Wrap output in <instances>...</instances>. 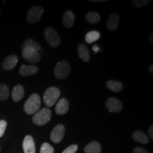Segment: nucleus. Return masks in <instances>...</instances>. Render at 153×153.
<instances>
[{
  "mask_svg": "<svg viewBox=\"0 0 153 153\" xmlns=\"http://www.w3.org/2000/svg\"><path fill=\"white\" fill-rule=\"evenodd\" d=\"M52 116L51 110L47 108H43L36 112L33 117V123L37 126H43L48 123Z\"/></svg>",
  "mask_w": 153,
  "mask_h": 153,
  "instance_id": "7ed1b4c3",
  "label": "nucleus"
},
{
  "mask_svg": "<svg viewBox=\"0 0 153 153\" xmlns=\"http://www.w3.org/2000/svg\"><path fill=\"white\" fill-rule=\"evenodd\" d=\"M120 22V16L118 13H113L108 16L106 22V26L110 31L114 32L118 28Z\"/></svg>",
  "mask_w": 153,
  "mask_h": 153,
  "instance_id": "9d476101",
  "label": "nucleus"
},
{
  "mask_svg": "<svg viewBox=\"0 0 153 153\" xmlns=\"http://www.w3.org/2000/svg\"><path fill=\"white\" fill-rule=\"evenodd\" d=\"M19 58L16 55H11L7 57L4 60L1 65V68L4 70L9 71V70H13L16 67L17 62H18Z\"/></svg>",
  "mask_w": 153,
  "mask_h": 153,
  "instance_id": "9b49d317",
  "label": "nucleus"
},
{
  "mask_svg": "<svg viewBox=\"0 0 153 153\" xmlns=\"http://www.w3.org/2000/svg\"><path fill=\"white\" fill-rule=\"evenodd\" d=\"M41 98L38 94H33L29 97L26 102H25L24 108V111L28 115L36 114L39 111L41 107Z\"/></svg>",
  "mask_w": 153,
  "mask_h": 153,
  "instance_id": "f257e3e1",
  "label": "nucleus"
},
{
  "mask_svg": "<svg viewBox=\"0 0 153 153\" xmlns=\"http://www.w3.org/2000/svg\"><path fill=\"white\" fill-rule=\"evenodd\" d=\"M38 71V68L34 65H23L19 68V74L22 76H30L36 74Z\"/></svg>",
  "mask_w": 153,
  "mask_h": 153,
  "instance_id": "4468645a",
  "label": "nucleus"
},
{
  "mask_svg": "<svg viewBox=\"0 0 153 153\" xmlns=\"http://www.w3.org/2000/svg\"><path fill=\"white\" fill-rule=\"evenodd\" d=\"M9 89L6 85H0V101H4L8 99Z\"/></svg>",
  "mask_w": 153,
  "mask_h": 153,
  "instance_id": "b1692460",
  "label": "nucleus"
},
{
  "mask_svg": "<svg viewBox=\"0 0 153 153\" xmlns=\"http://www.w3.org/2000/svg\"><path fill=\"white\" fill-rule=\"evenodd\" d=\"M77 54L80 59L84 62H87L90 60V54L88 48L86 46L85 44L81 43L77 47Z\"/></svg>",
  "mask_w": 153,
  "mask_h": 153,
  "instance_id": "dca6fc26",
  "label": "nucleus"
},
{
  "mask_svg": "<svg viewBox=\"0 0 153 153\" xmlns=\"http://www.w3.org/2000/svg\"><path fill=\"white\" fill-rule=\"evenodd\" d=\"M90 2H105L106 1V0H90Z\"/></svg>",
  "mask_w": 153,
  "mask_h": 153,
  "instance_id": "7c9ffc66",
  "label": "nucleus"
},
{
  "mask_svg": "<svg viewBox=\"0 0 153 153\" xmlns=\"http://www.w3.org/2000/svg\"><path fill=\"white\" fill-rule=\"evenodd\" d=\"M148 133L149 135H150L151 139H153V126H151L148 129Z\"/></svg>",
  "mask_w": 153,
  "mask_h": 153,
  "instance_id": "c756f323",
  "label": "nucleus"
},
{
  "mask_svg": "<svg viewBox=\"0 0 153 153\" xmlns=\"http://www.w3.org/2000/svg\"><path fill=\"white\" fill-rule=\"evenodd\" d=\"M60 96V91L58 88L51 87L45 90L43 95V101L48 107H51L55 104Z\"/></svg>",
  "mask_w": 153,
  "mask_h": 153,
  "instance_id": "f03ea898",
  "label": "nucleus"
},
{
  "mask_svg": "<svg viewBox=\"0 0 153 153\" xmlns=\"http://www.w3.org/2000/svg\"><path fill=\"white\" fill-rule=\"evenodd\" d=\"M65 129L64 126L62 124H58L53 129L51 134V139L53 143H59L62 141V140L65 135Z\"/></svg>",
  "mask_w": 153,
  "mask_h": 153,
  "instance_id": "6e6552de",
  "label": "nucleus"
},
{
  "mask_svg": "<svg viewBox=\"0 0 153 153\" xmlns=\"http://www.w3.org/2000/svg\"><path fill=\"white\" fill-rule=\"evenodd\" d=\"M70 108L69 101L66 99H61L57 103L55 106V112L58 115H64L68 113Z\"/></svg>",
  "mask_w": 153,
  "mask_h": 153,
  "instance_id": "ddd939ff",
  "label": "nucleus"
},
{
  "mask_svg": "<svg viewBox=\"0 0 153 153\" xmlns=\"http://www.w3.org/2000/svg\"><path fill=\"white\" fill-rule=\"evenodd\" d=\"M24 97V88L23 86L18 85L13 89L11 92V98L15 102L20 101Z\"/></svg>",
  "mask_w": 153,
  "mask_h": 153,
  "instance_id": "f3484780",
  "label": "nucleus"
},
{
  "mask_svg": "<svg viewBox=\"0 0 153 153\" xmlns=\"http://www.w3.org/2000/svg\"><path fill=\"white\" fill-rule=\"evenodd\" d=\"M101 34L99 32L97 31V30H91L89 31V33H87L85 36V41L87 43H92L94 42L98 41L100 38Z\"/></svg>",
  "mask_w": 153,
  "mask_h": 153,
  "instance_id": "5701e85b",
  "label": "nucleus"
},
{
  "mask_svg": "<svg viewBox=\"0 0 153 153\" xmlns=\"http://www.w3.org/2000/svg\"><path fill=\"white\" fill-rule=\"evenodd\" d=\"M0 151H1V148H0Z\"/></svg>",
  "mask_w": 153,
  "mask_h": 153,
  "instance_id": "72a5a7b5",
  "label": "nucleus"
},
{
  "mask_svg": "<svg viewBox=\"0 0 153 153\" xmlns=\"http://www.w3.org/2000/svg\"><path fill=\"white\" fill-rule=\"evenodd\" d=\"M44 13V9L41 6L30 7L27 13V21L30 24H35L41 20Z\"/></svg>",
  "mask_w": 153,
  "mask_h": 153,
  "instance_id": "423d86ee",
  "label": "nucleus"
},
{
  "mask_svg": "<svg viewBox=\"0 0 153 153\" xmlns=\"http://www.w3.org/2000/svg\"><path fill=\"white\" fill-rule=\"evenodd\" d=\"M133 139L135 142L142 143V144H147L149 142V140L146 134L142 131H135L133 133Z\"/></svg>",
  "mask_w": 153,
  "mask_h": 153,
  "instance_id": "aec40b11",
  "label": "nucleus"
},
{
  "mask_svg": "<svg viewBox=\"0 0 153 153\" xmlns=\"http://www.w3.org/2000/svg\"><path fill=\"white\" fill-rule=\"evenodd\" d=\"M86 153H101V147L97 141H93L86 145L84 149Z\"/></svg>",
  "mask_w": 153,
  "mask_h": 153,
  "instance_id": "6ab92c4d",
  "label": "nucleus"
},
{
  "mask_svg": "<svg viewBox=\"0 0 153 153\" xmlns=\"http://www.w3.org/2000/svg\"><path fill=\"white\" fill-rule=\"evenodd\" d=\"M78 149L77 145H72L67 148L62 153H75Z\"/></svg>",
  "mask_w": 153,
  "mask_h": 153,
  "instance_id": "cd10ccee",
  "label": "nucleus"
},
{
  "mask_svg": "<svg viewBox=\"0 0 153 153\" xmlns=\"http://www.w3.org/2000/svg\"><path fill=\"white\" fill-rule=\"evenodd\" d=\"M7 127V123L4 120H0V137H1L5 133L6 128Z\"/></svg>",
  "mask_w": 153,
  "mask_h": 153,
  "instance_id": "bb28decb",
  "label": "nucleus"
},
{
  "mask_svg": "<svg viewBox=\"0 0 153 153\" xmlns=\"http://www.w3.org/2000/svg\"><path fill=\"white\" fill-rule=\"evenodd\" d=\"M74 20H75V16H74V14L72 11H66L63 14L62 23L65 28H72L74 25Z\"/></svg>",
  "mask_w": 153,
  "mask_h": 153,
  "instance_id": "2eb2a0df",
  "label": "nucleus"
},
{
  "mask_svg": "<svg viewBox=\"0 0 153 153\" xmlns=\"http://www.w3.org/2000/svg\"><path fill=\"white\" fill-rule=\"evenodd\" d=\"M150 2V0H133L132 1L133 5L137 8H140V7H145V5L148 4Z\"/></svg>",
  "mask_w": 153,
  "mask_h": 153,
  "instance_id": "a878e982",
  "label": "nucleus"
},
{
  "mask_svg": "<svg viewBox=\"0 0 153 153\" xmlns=\"http://www.w3.org/2000/svg\"><path fill=\"white\" fill-rule=\"evenodd\" d=\"M106 107L108 111L111 113H119L122 111L123 105L117 98L110 97L106 102Z\"/></svg>",
  "mask_w": 153,
  "mask_h": 153,
  "instance_id": "1a4fd4ad",
  "label": "nucleus"
},
{
  "mask_svg": "<svg viewBox=\"0 0 153 153\" xmlns=\"http://www.w3.org/2000/svg\"><path fill=\"white\" fill-rule=\"evenodd\" d=\"M85 19L89 24H98L101 21V16L99 13L96 12V11H90V12H88L86 14Z\"/></svg>",
  "mask_w": 153,
  "mask_h": 153,
  "instance_id": "4be33fe9",
  "label": "nucleus"
},
{
  "mask_svg": "<svg viewBox=\"0 0 153 153\" xmlns=\"http://www.w3.org/2000/svg\"><path fill=\"white\" fill-rule=\"evenodd\" d=\"M22 48L24 50L25 48H31L33 50H36V51H41V46L38 44L37 42L33 41L32 39H26V41H24V43L22 45Z\"/></svg>",
  "mask_w": 153,
  "mask_h": 153,
  "instance_id": "412c9836",
  "label": "nucleus"
},
{
  "mask_svg": "<svg viewBox=\"0 0 153 153\" xmlns=\"http://www.w3.org/2000/svg\"><path fill=\"white\" fill-rule=\"evenodd\" d=\"M40 153H54V149L48 143H44L41 145Z\"/></svg>",
  "mask_w": 153,
  "mask_h": 153,
  "instance_id": "393cba45",
  "label": "nucleus"
},
{
  "mask_svg": "<svg viewBox=\"0 0 153 153\" xmlns=\"http://www.w3.org/2000/svg\"><path fill=\"white\" fill-rule=\"evenodd\" d=\"M152 68H153V66H152V65H151L149 67V68H148V70H149V72H150L151 74H152L153 73V71H152Z\"/></svg>",
  "mask_w": 153,
  "mask_h": 153,
  "instance_id": "473e14b6",
  "label": "nucleus"
},
{
  "mask_svg": "<svg viewBox=\"0 0 153 153\" xmlns=\"http://www.w3.org/2000/svg\"><path fill=\"white\" fill-rule=\"evenodd\" d=\"M70 72V66L65 60L57 62L54 68V74L58 79H63L68 77Z\"/></svg>",
  "mask_w": 153,
  "mask_h": 153,
  "instance_id": "20e7f679",
  "label": "nucleus"
},
{
  "mask_svg": "<svg viewBox=\"0 0 153 153\" xmlns=\"http://www.w3.org/2000/svg\"><path fill=\"white\" fill-rule=\"evenodd\" d=\"M106 86L109 90L116 93L120 92L123 89V86L121 82L116 81V80H108L106 82Z\"/></svg>",
  "mask_w": 153,
  "mask_h": 153,
  "instance_id": "a211bd4d",
  "label": "nucleus"
},
{
  "mask_svg": "<svg viewBox=\"0 0 153 153\" xmlns=\"http://www.w3.org/2000/svg\"><path fill=\"white\" fill-rule=\"evenodd\" d=\"M22 57L25 60L30 63L36 64L41 61V56L38 51L31 48L22 50Z\"/></svg>",
  "mask_w": 153,
  "mask_h": 153,
  "instance_id": "0eeeda50",
  "label": "nucleus"
},
{
  "mask_svg": "<svg viewBox=\"0 0 153 153\" xmlns=\"http://www.w3.org/2000/svg\"><path fill=\"white\" fill-rule=\"evenodd\" d=\"M152 35H153V33L152 32V33H150V36H149V42H150V43H152Z\"/></svg>",
  "mask_w": 153,
  "mask_h": 153,
  "instance_id": "2f4dec72",
  "label": "nucleus"
},
{
  "mask_svg": "<svg viewBox=\"0 0 153 153\" xmlns=\"http://www.w3.org/2000/svg\"><path fill=\"white\" fill-rule=\"evenodd\" d=\"M44 36L48 44L53 48H57L60 44V37L56 30L52 28H47L44 30Z\"/></svg>",
  "mask_w": 153,
  "mask_h": 153,
  "instance_id": "39448f33",
  "label": "nucleus"
},
{
  "mask_svg": "<svg viewBox=\"0 0 153 153\" xmlns=\"http://www.w3.org/2000/svg\"><path fill=\"white\" fill-rule=\"evenodd\" d=\"M23 150L24 153H36L35 142L32 136L26 135L23 141Z\"/></svg>",
  "mask_w": 153,
  "mask_h": 153,
  "instance_id": "f8f14e48",
  "label": "nucleus"
},
{
  "mask_svg": "<svg viewBox=\"0 0 153 153\" xmlns=\"http://www.w3.org/2000/svg\"><path fill=\"white\" fill-rule=\"evenodd\" d=\"M133 153H149L145 149L141 148V147H137L133 150Z\"/></svg>",
  "mask_w": 153,
  "mask_h": 153,
  "instance_id": "c85d7f7f",
  "label": "nucleus"
}]
</instances>
